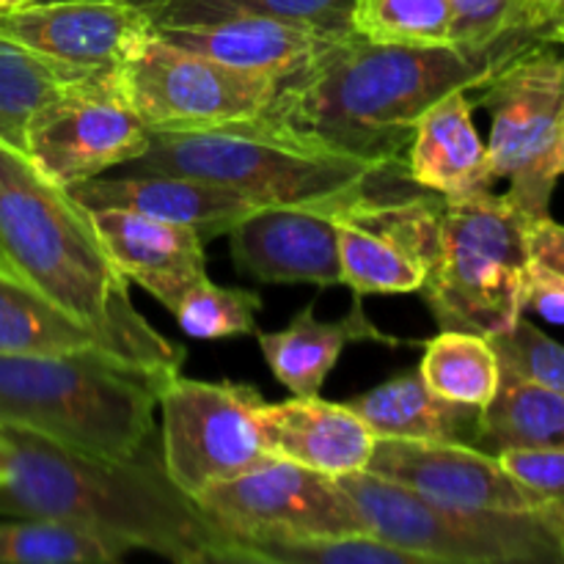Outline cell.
Masks as SVG:
<instances>
[{"instance_id":"cell-1","label":"cell","mask_w":564,"mask_h":564,"mask_svg":"<svg viewBox=\"0 0 564 564\" xmlns=\"http://www.w3.org/2000/svg\"><path fill=\"white\" fill-rule=\"evenodd\" d=\"M523 36L485 50L411 47L347 33L279 80L259 124L292 141L364 160H405L419 116L452 91H474L521 50Z\"/></svg>"},{"instance_id":"cell-2","label":"cell","mask_w":564,"mask_h":564,"mask_svg":"<svg viewBox=\"0 0 564 564\" xmlns=\"http://www.w3.org/2000/svg\"><path fill=\"white\" fill-rule=\"evenodd\" d=\"M9 471L0 518H53L130 551L180 564H235V540L171 482L149 438L130 457H91L20 427H3Z\"/></svg>"},{"instance_id":"cell-3","label":"cell","mask_w":564,"mask_h":564,"mask_svg":"<svg viewBox=\"0 0 564 564\" xmlns=\"http://www.w3.org/2000/svg\"><path fill=\"white\" fill-rule=\"evenodd\" d=\"M0 270L88 325L119 361L163 380L180 375L185 350L138 312L130 281L105 251L91 209L3 141Z\"/></svg>"},{"instance_id":"cell-4","label":"cell","mask_w":564,"mask_h":564,"mask_svg":"<svg viewBox=\"0 0 564 564\" xmlns=\"http://www.w3.org/2000/svg\"><path fill=\"white\" fill-rule=\"evenodd\" d=\"M135 174H182L231 187L257 207H306L347 213L369 202L419 191L405 160H364L292 141L257 119L213 130L149 132Z\"/></svg>"},{"instance_id":"cell-5","label":"cell","mask_w":564,"mask_h":564,"mask_svg":"<svg viewBox=\"0 0 564 564\" xmlns=\"http://www.w3.org/2000/svg\"><path fill=\"white\" fill-rule=\"evenodd\" d=\"M169 380L110 352L0 356V424L91 457H130L154 438Z\"/></svg>"},{"instance_id":"cell-6","label":"cell","mask_w":564,"mask_h":564,"mask_svg":"<svg viewBox=\"0 0 564 564\" xmlns=\"http://www.w3.org/2000/svg\"><path fill=\"white\" fill-rule=\"evenodd\" d=\"M532 220L507 193L444 198L435 259L422 292L441 330L496 336L523 314Z\"/></svg>"},{"instance_id":"cell-7","label":"cell","mask_w":564,"mask_h":564,"mask_svg":"<svg viewBox=\"0 0 564 564\" xmlns=\"http://www.w3.org/2000/svg\"><path fill=\"white\" fill-rule=\"evenodd\" d=\"M367 532L430 564H556L549 512L471 510L444 505L369 471L339 477ZM564 564V562H562Z\"/></svg>"},{"instance_id":"cell-8","label":"cell","mask_w":564,"mask_h":564,"mask_svg":"<svg viewBox=\"0 0 564 564\" xmlns=\"http://www.w3.org/2000/svg\"><path fill=\"white\" fill-rule=\"evenodd\" d=\"M538 42L490 72L474 108L490 113L488 154L496 180L529 220L549 218L564 169V53Z\"/></svg>"},{"instance_id":"cell-9","label":"cell","mask_w":564,"mask_h":564,"mask_svg":"<svg viewBox=\"0 0 564 564\" xmlns=\"http://www.w3.org/2000/svg\"><path fill=\"white\" fill-rule=\"evenodd\" d=\"M119 80L149 132H185L257 119L281 77L235 69L152 31L119 66Z\"/></svg>"},{"instance_id":"cell-10","label":"cell","mask_w":564,"mask_h":564,"mask_svg":"<svg viewBox=\"0 0 564 564\" xmlns=\"http://www.w3.org/2000/svg\"><path fill=\"white\" fill-rule=\"evenodd\" d=\"M262 402L259 389L235 380L213 383L174 375L163 383L160 455L171 482L196 499L213 485L273 460L257 422Z\"/></svg>"},{"instance_id":"cell-11","label":"cell","mask_w":564,"mask_h":564,"mask_svg":"<svg viewBox=\"0 0 564 564\" xmlns=\"http://www.w3.org/2000/svg\"><path fill=\"white\" fill-rule=\"evenodd\" d=\"M196 505L235 540V564L242 545L259 540L367 532L339 479L279 457L213 485L196 496Z\"/></svg>"},{"instance_id":"cell-12","label":"cell","mask_w":564,"mask_h":564,"mask_svg":"<svg viewBox=\"0 0 564 564\" xmlns=\"http://www.w3.org/2000/svg\"><path fill=\"white\" fill-rule=\"evenodd\" d=\"M149 147V127L127 99L119 69H102L50 99L28 127L25 154L47 180L75 187L127 165Z\"/></svg>"},{"instance_id":"cell-13","label":"cell","mask_w":564,"mask_h":564,"mask_svg":"<svg viewBox=\"0 0 564 564\" xmlns=\"http://www.w3.org/2000/svg\"><path fill=\"white\" fill-rule=\"evenodd\" d=\"M444 196L424 187L334 215L341 284L356 295L422 292L435 259Z\"/></svg>"},{"instance_id":"cell-14","label":"cell","mask_w":564,"mask_h":564,"mask_svg":"<svg viewBox=\"0 0 564 564\" xmlns=\"http://www.w3.org/2000/svg\"><path fill=\"white\" fill-rule=\"evenodd\" d=\"M367 471L444 505L545 512L540 501L507 474L499 457L471 444L378 438Z\"/></svg>"},{"instance_id":"cell-15","label":"cell","mask_w":564,"mask_h":564,"mask_svg":"<svg viewBox=\"0 0 564 564\" xmlns=\"http://www.w3.org/2000/svg\"><path fill=\"white\" fill-rule=\"evenodd\" d=\"M154 31L152 14L113 0L28 3L0 14V36L28 50L94 69H119Z\"/></svg>"},{"instance_id":"cell-16","label":"cell","mask_w":564,"mask_h":564,"mask_svg":"<svg viewBox=\"0 0 564 564\" xmlns=\"http://www.w3.org/2000/svg\"><path fill=\"white\" fill-rule=\"evenodd\" d=\"M226 237L237 270L259 284H341L334 213L257 207Z\"/></svg>"},{"instance_id":"cell-17","label":"cell","mask_w":564,"mask_h":564,"mask_svg":"<svg viewBox=\"0 0 564 564\" xmlns=\"http://www.w3.org/2000/svg\"><path fill=\"white\" fill-rule=\"evenodd\" d=\"M69 193L88 209H127L165 224L191 226L204 242L229 235L251 209H257V204L218 182L154 171H127L124 176L99 174L69 187Z\"/></svg>"},{"instance_id":"cell-18","label":"cell","mask_w":564,"mask_h":564,"mask_svg":"<svg viewBox=\"0 0 564 564\" xmlns=\"http://www.w3.org/2000/svg\"><path fill=\"white\" fill-rule=\"evenodd\" d=\"M91 218L119 273L169 312L196 281L207 279L204 237L191 226L127 209H91Z\"/></svg>"},{"instance_id":"cell-19","label":"cell","mask_w":564,"mask_h":564,"mask_svg":"<svg viewBox=\"0 0 564 564\" xmlns=\"http://www.w3.org/2000/svg\"><path fill=\"white\" fill-rule=\"evenodd\" d=\"M257 422L270 455L334 479L367 471L378 441L347 402L319 400V394L262 402Z\"/></svg>"},{"instance_id":"cell-20","label":"cell","mask_w":564,"mask_h":564,"mask_svg":"<svg viewBox=\"0 0 564 564\" xmlns=\"http://www.w3.org/2000/svg\"><path fill=\"white\" fill-rule=\"evenodd\" d=\"M154 33L235 69L264 72L275 77L301 69L314 55L347 36L301 22L253 14L220 17V20L191 22V25H154Z\"/></svg>"},{"instance_id":"cell-21","label":"cell","mask_w":564,"mask_h":564,"mask_svg":"<svg viewBox=\"0 0 564 564\" xmlns=\"http://www.w3.org/2000/svg\"><path fill=\"white\" fill-rule=\"evenodd\" d=\"M413 185L444 198H468L494 191L496 180L488 143L474 124L471 91H452L430 105L413 124L405 152Z\"/></svg>"},{"instance_id":"cell-22","label":"cell","mask_w":564,"mask_h":564,"mask_svg":"<svg viewBox=\"0 0 564 564\" xmlns=\"http://www.w3.org/2000/svg\"><path fill=\"white\" fill-rule=\"evenodd\" d=\"M364 295L352 297V306L345 317L325 323L314 314V303L292 317L281 330H257L259 350L268 361L270 372L281 386L295 397H317L328 375L334 372L341 350L350 341H372V345L402 347L416 341L397 339L380 330L364 312Z\"/></svg>"},{"instance_id":"cell-23","label":"cell","mask_w":564,"mask_h":564,"mask_svg":"<svg viewBox=\"0 0 564 564\" xmlns=\"http://www.w3.org/2000/svg\"><path fill=\"white\" fill-rule=\"evenodd\" d=\"M375 438L452 441L471 444L477 438L482 408L452 402L435 394L419 369L402 372L364 394L347 400Z\"/></svg>"},{"instance_id":"cell-24","label":"cell","mask_w":564,"mask_h":564,"mask_svg":"<svg viewBox=\"0 0 564 564\" xmlns=\"http://www.w3.org/2000/svg\"><path fill=\"white\" fill-rule=\"evenodd\" d=\"M83 350L108 352V347L88 325L0 270V356H64Z\"/></svg>"},{"instance_id":"cell-25","label":"cell","mask_w":564,"mask_h":564,"mask_svg":"<svg viewBox=\"0 0 564 564\" xmlns=\"http://www.w3.org/2000/svg\"><path fill=\"white\" fill-rule=\"evenodd\" d=\"M97 72L102 69L66 64L0 36V141L25 152L28 127L39 110Z\"/></svg>"},{"instance_id":"cell-26","label":"cell","mask_w":564,"mask_h":564,"mask_svg":"<svg viewBox=\"0 0 564 564\" xmlns=\"http://www.w3.org/2000/svg\"><path fill=\"white\" fill-rule=\"evenodd\" d=\"M474 446L488 455L518 446L564 449V394L501 369L499 391L482 408Z\"/></svg>"},{"instance_id":"cell-27","label":"cell","mask_w":564,"mask_h":564,"mask_svg":"<svg viewBox=\"0 0 564 564\" xmlns=\"http://www.w3.org/2000/svg\"><path fill=\"white\" fill-rule=\"evenodd\" d=\"M422 378L435 394L463 405L488 408L501 383V364L494 345L479 334L441 330L424 339Z\"/></svg>"},{"instance_id":"cell-28","label":"cell","mask_w":564,"mask_h":564,"mask_svg":"<svg viewBox=\"0 0 564 564\" xmlns=\"http://www.w3.org/2000/svg\"><path fill=\"white\" fill-rule=\"evenodd\" d=\"M127 551L53 518H0V564H110Z\"/></svg>"},{"instance_id":"cell-29","label":"cell","mask_w":564,"mask_h":564,"mask_svg":"<svg viewBox=\"0 0 564 564\" xmlns=\"http://www.w3.org/2000/svg\"><path fill=\"white\" fill-rule=\"evenodd\" d=\"M356 0H163L152 11L154 25H191L220 17H273L334 33H352L350 17Z\"/></svg>"},{"instance_id":"cell-30","label":"cell","mask_w":564,"mask_h":564,"mask_svg":"<svg viewBox=\"0 0 564 564\" xmlns=\"http://www.w3.org/2000/svg\"><path fill=\"white\" fill-rule=\"evenodd\" d=\"M242 564H430L372 532L325 534V538L259 540L240 549Z\"/></svg>"},{"instance_id":"cell-31","label":"cell","mask_w":564,"mask_h":564,"mask_svg":"<svg viewBox=\"0 0 564 564\" xmlns=\"http://www.w3.org/2000/svg\"><path fill=\"white\" fill-rule=\"evenodd\" d=\"M350 28L358 36L386 44H452L449 0H356Z\"/></svg>"},{"instance_id":"cell-32","label":"cell","mask_w":564,"mask_h":564,"mask_svg":"<svg viewBox=\"0 0 564 564\" xmlns=\"http://www.w3.org/2000/svg\"><path fill=\"white\" fill-rule=\"evenodd\" d=\"M259 312H262L259 292L240 290V286H220L209 279L196 281L171 306L176 325L191 339L202 341L257 334Z\"/></svg>"},{"instance_id":"cell-33","label":"cell","mask_w":564,"mask_h":564,"mask_svg":"<svg viewBox=\"0 0 564 564\" xmlns=\"http://www.w3.org/2000/svg\"><path fill=\"white\" fill-rule=\"evenodd\" d=\"M449 11L452 44L468 50L496 47L523 36L549 39L529 22L527 0H449Z\"/></svg>"},{"instance_id":"cell-34","label":"cell","mask_w":564,"mask_h":564,"mask_svg":"<svg viewBox=\"0 0 564 564\" xmlns=\"http://www.w3.org/2000/svg\"><path fill=\"white\" fill-rule=\"evenodd\" d=\"M488 341L494 345L505 372L564 394V345L529 323L527 314H521L505 334L488 336Z\"/></svg>"},{"instance_id":"cell-35","label":"cell","mask_w":564,"mask_h":564,"mask_svg":"<svg viewBox=\"0 0 564 564\" xmlns=\"http://www.w3.org/2000/svg\"><path fill=\"white\" fill-rule=\"evenodd\" d=\"M499 463L518 485L540 501L545 512H564V449L518 446L499 452Z\"/></svg>"},{"instance_id":"cell-36","label":"cell","mask_w":564,"mask_h":564,"mask_svg":"<svg viewBox=\"0 0 564 564\" xmlns=\"http://www.w3.org/2000/svg\"><path fill=\"white\" fill-rule=\"evenodd\" d=\"M527 312L538 314L545 323L564 325V275L534 259L523 284V314Z\"/></svg>"},{"instance_id":"cell-37","label":"cell","mask_w":564,"mask_h":564,"mask_svg":"<svg viewBox=\"0 0 564 564\" xmlns=\"http://www.w3.org/2000/svg\"><path fill=\"white\" fill-rule=\"evenodd\" d=\"M529 251H532L534 262L564 275V224H556L551 215L532 220V226H529Z\"/></svg>"},{"instance_id":"cell-38","label":"cell","mask_w":564,"mask_h":564,"mask_svg":"<svg viewBox=\"0 0 564 564\" xmlns=\"http://www.w3.org/2000/svg\"><path fill=\"white\" fill-rule=\"evenodd\" d=\"M527 11L532 28L556 42V33L564 22V0H527Z\"/></svg>"},{"instance_id":"cell-39","label":"cell","mask_w":564,"mask_h":564,"mask_svg":"<svg viewBox=\"0 0 564 564\" xmlns=\"http://www.w3.org/2000/svg\"><path fill=\"white\" fill-rule=\"evenodd\" d=\"M31 3H58V0H31ZM113 3H130V6H138V9H147L149 14H152L163 0H113Z\"/></svg>"},{"instance_id":"cell-40","label":"cell","mask_w":564,"mask_h":564,"mask_svg":"<svg viewBox=\"0 0 564 564\" xmlns=\"http://www.w3.org/2000/svg\"><path fill=\"white\" fill-rule=\"evenodd\" d=\"M549 521L554 527L556 540H560V551H562V562H564V512H549Z\"/></svg>"},{"instance_id":"cell-41","label":"cell","mask_w":564,"mask_h":564,"mask_svg":"<svg viewBox=\"0 0 564 564\" xmlns=\"http://www.w3.org/2000/svg\"><path fill=\"white\" fill-rule=\"evenodd\" d=\"M6 471H9V444H6V438L0 435V479L6 477Z\"/></svg>"},{"instance_id":"cell-42","label":"cell","mask_w":564,"mask_h":564,"mask_svg":"<svg viewBox=\"0 0 564 564\" xmlns=\"http://www.w3.org/2000/svg\"><path fill=\"white\" fill-rule=\"evenodd\" d=\"M31 0H0V14L3 11H14V9H22V6H28Z\"/></svg>"},{"instance_id":"cell-43","label":"cell","mask_w":564,"mask_h":564,"mask_svg":"<svg viewBox=\"0 0 564 564\" xmlns=\"http://www.w3.org/2000/svg\"><path fill=\"white\" fill-rule=\"evenodd\" d=\"M556 42H560V44H564V22H562V28H560V33H556Z\"/></svg>"},{"instance_id":"cell-44","label":"cell","mask_w":564,"mask_h":564,"mask_svg":"<svg viewBox=\"0 0 564 564\" xmlns=\"http://www.w3.org/2000/svg\"><path fill=\"white\" fill-rule=\"evenodd\" d=\"M562 174H564V169H562Z\"/></svg>"}]
</instances>
